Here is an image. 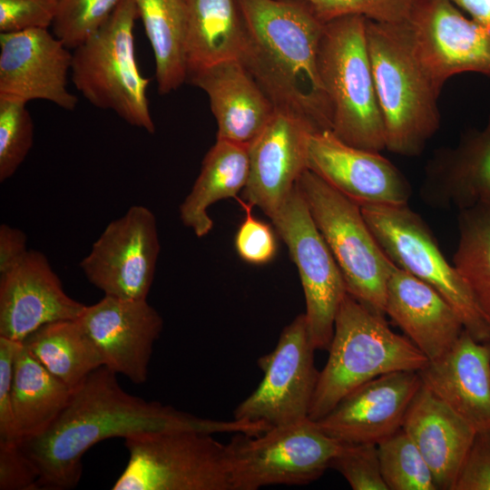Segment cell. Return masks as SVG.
<instances>
[{
	"mask_svg": "<svg viewBox=\"0 0 490 490\" xmlns=\"http://www.w3.org/2000/svg\"><path fill=\"white\" fill-rule=\"evenodd\" d=\"M116 375L104 366L93 370L44 433L19 442L37 469L40 489L75 487L83 454L107 438L165 431L257 435L266 429L261 423L202 418L146 401L124 391Z\"/></svg>",
	"mask_w": 490,
	"mask_h": 490,
	"instance_id": "cell-1",
	"label": "cell"
},
{
	"mask_svg": "<svg viewBox=\"0 0 490 490\" xmlns=\"http://www.w3.org/2000/svg\"><path fill=\"white\" fill-rule=\"evenodd\" d=\"M246 25L240 61L276 111L295 115L315 131H331L330 107L318 70L325 23L296 0H239Z\"/></svg>",
	"mask_w": 490,
	"mask_h": 490,
	"instance_id": "cell-2",
	"label": "cell"
},
{
	"mask_svg": "<svg viewBox=\"0 0 490 490\" xmlns=\"http://www.w3.org/2000/svg\"><path fill=\"white\" fill-rule=\"evenodd\" d=\"M367 44L386 150L416 156L440 125V94L416 56L407 23L367 19Z\"/></svg>",
	"mask_w": 490,
	"mask_h": 490,
	"instance_id": "cell-3",
	"label": "cell"
},
{
	"mask_svg": "<svg viewBox=\"0 0 490 490\" xmlns=\"http://www.w3.org/2000/svg\"><path fill=\"white\" fill-rule=\"evenodd\" d=\"M328 358L319 371L309 418L318 421L344 397L387 373L419 371L427 358L378 314L347 293L338 308Z\"/></svg>",
	"mask_w": 490,
	"mask_h": 490,
	"instance_id": "cell-4",
	"label": "cell"
},
{
	"mask_svg": "<svg viewBox=\"0 0 490 490\" xmlns=\"http://www.w3.org/2000/svg\"><path fill=\"white\" fill-rule=\"evenodd\" d=\"M318 70L330 107L331 132L354 147L386 150L365 17L348 15L325 24L318 51Z\"/></svg>",
	"mask_w": 490,
	"mask_h": 490,
	"instance_id": "cell-5",
	"label": "cell"
},
{
	"mask_svg": "<svg viewBox=\"0 0 490 490\" xmlns=\"http://www.w3.org/2000/svg\"><path fill=\"white\" fill-rule=\"evenodd\" d=\"M139 18L133 0H122L107 21L74 49L72 80L94 106L113 111L132 126L155 132L147 87L140 72L134 44Z\"/></svg>",
	"mask_w": 490,
	"mask_h": 490,
	"instance_id": "cell-6",
	"label": "cell"
},
{
	"mask_svg": "<svg viewBox=\"0 0 490 490\" xmlns=\"http://www.w3.org/2000/svg\"><path fill=\"white\" fill-rule=\"evenodd\" d=\"M296 185L341 270L348 293L385 316L387 286L396 265L375 238L360 205L309 169Z\"/></svg>",
	"mask_w": 490,
	"mask_h": 490,
	"instance_id": "cell-7",
	"label": "cell"
},
{
	"mask_svg": "<svg viewBox=\"0 0 490 490\" xmlns=\"http://www.w3.org/2000/svg\"><path fill=\"white\" fill-rule=\"evenodd\" d=\"M341 445L309 417L257 435L234 433L225 444L231 490L309 484L331 468Z\"/></svg>",
	"mask_w": 490,
	"mask_h": 490,
	"instance_id": "cell-8",
	"label": "cell"
},
{
	"mask_svg": "<svg viewBox=\"0 0 490 490\" xmlns=\"http://www.w3.org/2000/svg\"><path fill=\"white\" fill-rule=\"evenodd\" d=\"M377 242L391 261L436 289L455 309L465 329L479 341L490 340V321L466 282L441 251L422 217L408 205H361Z\"/></svg>",
	"mask_w": 490,
	"mask_h": 490,
	"instance_id": "cell-9",
	"label": "cell"
},
{
	"mask_svg": "<svg viewBox=\"0 0 490 490\" xmlns=\"http://www.w3.org/2000/svg\"><path fill=\"white\" fill-rule=\"evenodd\" d=\"M124 445L129 460L113 490H231L225 445L213 434L152 432Z\"/></svg>",
	"mask_w": 490,
	"mask_h": 490,
	"instance_id": "cell-10",
	"label": "cell"
},
{
	"mask_svg": "<svg viewBox=\"0 0 490 490\" xmlns=\"http://www.w3.org/2000/svg\"><path fill=\"white\" fill-rule=\"evenodd\" d=\"M270 219L299 270L311 342L316 350H328L348 293L341 270L297 185Z\"/></svg>",
	"mask_w": 490,
	"mask_h": 490,
	"instance_id": "cell-11",
	"label": "cell"
},
{
	"mask_svg": "<svg viewBox=\"0 0 490 490\" xmlns=\"http://www.w3.org/2000/svg\"><path fill=\"white\" fill-rule=\"evenodd\" d=\"M315 350L305 313L299 314L282 329L275 348L259 358L263 378L233 417L270 427L308 418L319 377Z\"/></svg>",
	"mask_w": 490,
	"mask_h": 490,
	"instance_id": "cell-12",
	"label": "cell"
},
{
	"mask_svg": "<svg viewBox=\"0 0 490 490\" xmlns=\"http://www.w3.org/2000/svg\"><path fill=\"white\" fill-rule=\"evenodd\" d=\"M160 252L156 218L142 205L111 221L80 268L105 296L146 299Z\"/></svg>",
	"mask_w": 490,
	"mask_h": 490,
	"instance_id": "cell-13",
	"label": "cell"
},
{
	"mask_svg": "<svg viewBox=\"0 0 490 490\" xmlns=\"http://www.w3.org/2000/svg\"><path fill=\"white\" fill-rule=\"evenodd\" d=\"M406 23L416 56L438 91L462 73L490 77V28L450 0H416Z\"/></svg>",
	"mask_w": 490,
	"mask_h": 490,
	"instance_id": "cell-14",
	"label": "cell"
},
{
	"mask_svg": "<svg viewBox=\"0 0 490 490\" xmlns=\"http://www.w3.org/2000/svg\"><path fill=\"white\" fill-rule=\"evenodd\" d=\"M68 49L44 28L0 33V99L45 100L73 111L78 99L67 88Z\"/></svg>",
	"mask_w": 490,
	"mask_h": 490,
	"instance_id": "cell-15",
	"label": "cell"
},
{
	"mask_svg": "<svg viewBox=\"0 0 490 490\" xmlns=\"http://www.w3.org/2000/svg\"><path fill=\"white\" fill-rule=\"evenodd\" d=\"M380 152L349 145L330 130L308 140L307 165L330 186L361 205H407L411 186Z\"/></svg>",
	"mask_w": 490,
	"mask_h": 490,
	"instance_id": "cell-16",
	"label": "cell"
},
{
	"mask_svg": "<svg viewBox=\"0 0 490 490\" xmlns=\"http://www.w3.org/2000/svg\"><path fill=\"white\" fill-rule=\"evenodd\" d=\"M100 353L103 366L142 384L163 320L147 299L105 296L76 318Z\"/></svg>",
	"mask_w": 490,
	"mask_h": 490,
	"instance_id": "cell-17",
	"label": "cell"
},
{
	"mask_svg": "<svg viewBox=\"0 0 490 490\" xmlns=\"http://www.w3.org/2000/svg\"><path fill=\"white\" fill-rule=\"evenodd\" d=\"M421 384L418 371L379 376L348 394L316 422L341 444L377 445L402 427Z\"/></svg>",
	"mask_w": 490,
	"mask_h": 490,
	"instance_id": "cell-18",
	"label": "cell"
},
{
	"mask_svg": "<svg viewBox=\"0 0 490 490\" xmlns=\"http://www.w3.org/2000/svg\"><path fill=\"white\" fill-rule=\"evenodd\" d=\"M316 132L302 119L279 111L249 145L247 201L270 218L286 201L308 169L307 148Z\"/></svg>",
	"mask_w": 490,
	"mask_h": 490,
	"instance_id": "cell-19",
	"label": "cell"
},
{
	"mask_svg": "<svg viewBox=\"0 0 490 490\" xmlns=\"http://www.w3.org/2000/svg\"><path fill=\"white\" fill-rule=\"evenodd\" d=\"M84 308L64 292L40 251L29 250L19 265L0 276V337L23 342L46 324L78 318Z\"/></svg>",
	"mask_w": 490,
	"mask_h": 490,
	"instance_id": "cell-20",
	"label": "cell"
},
{
	"mask_svg": "<svg viewBox=\"0 0 490 490\" xmlns=\"http://www.w3.org/2000/svg\"><path fill=\"white\" fill-rule=\"evenodd\" d=\"M418 374L422 384L476 432L490 429V340L479 341L465 329Z\"/></svg>",
	"mask_w": 490,
	"mask_h": 490,
	"instance_id": "cell-21",
	"label": "cell"
},
{
	"mask_svg": "<svg viewBox=\"0 0 490 490\" xmlns=\"http://www.w3.org/2000/svg\"><path fill=\"white\" fill-rule=\"evenodd\" d=\"M187 79L208 95L219 140L250 144L275 113L272 103L240 60L216 64Z\"/></svg>",
	"mask_w": 490,
	"mask_h": 490,
	"instance_id": "cell-22",
	"label": "cell"
},
{
	"mask_svg": "<svg viewBox=\"0 0 490 490\" xmlns=\"http://www.w3.org/2000/svg\"><path fill=\"white\" fill-rule=\"evenodd\" d=\"M385 314L428 361L447 352L465 330L457 313L436 289L397 266L387 286Z\"/></svg>",
	"mask_w": 490,
	"mask_h": 490,
	"instance_id": "cell-23",
	"label": "cell"
},
{
	"mask_svg": "<svg viewBox=\"0 0 490 490\" xmlns=\"http://www.w3.org/2000/svg\"><path fill=\"white\" fill-rule=\"evenodd\" d=\"M421 196L433 206L458 211L490 206V115L483 129L436 152L426 164Z\"/></svg>",
	"mask_w": 490,
	"mask_h": 490,
	"instance_id": "cell-24",
	"label": "cell"
},
{
	"mask_svg": "<svg viewBox=\"0 0 490 490\" xmlns=\"http://www.w3.org/2000/svg\"><path fill=\"white\" fill-rule=\"evenodd\" d=\"M402 428L422 454L437 488L453 490L476 431L423 384Z\"/></svg>",
	"mask_w": 490,
	"mask_h": 490,
	"instance_id": "cell-25",
	"label": "cell"
},
{
	"mask_svg": "<svg viewBox=\"0 0 490 490\" xmlns=\"http://www.w3.org/2000/svg\"><path fill=\"white\" fill-rule=\"evenodd\" d=\"M185 5L188 76L224 61L240 60L247 33L239 0H185Z\"/></svg>",
	"mask_w": 490,
	"mask_h": 490,
	"instance_id": "cell-26",
	"label": "cell"
},
{
	"mask_svg": "<svg viewBox=\"0 0 490 490\" xmlns=\"http://www.w3.org/2000/svg\"><path fill=\"white\" fill-rule=\"evenodd\" d=\"M249 145L217 139L206 153L199 176L179 208L181 222L197 237L212 229L209 207L223 199H234L244 189L249 176Z\"/></svg>",
	"mask_w": 490,
	"mask_h": 490,
	"instance_id": "cell-27",
	"label": "cell"
},
{
	"mask_svg": "<svg viewBox=\"0 0 490 490\" xmlns=\"http://www.w3.org/2000/svg\"><path fill=\"white\" fill-rule=\"evenodd\" d=\"M73 391L22 343L15 359L12 387L18 442L44 433L64 410Z\"/></svg>",
	"mask_w": 490,
	"mask_h": 490,
	"instance_id": "cell-28",
	"label": "cell"
},
{
	"mask_svg": "<svg viewBox=\"0 0 490 490\" xmlns=\"http://www.w3.org/2000/svg\"><path fill=\"white\" fill-rule=\"evenodd\" d=\"M24 348L72 390L103 366L96 347L76 319L46 324L23 342Z\"/></svg>",
	"mask_w": 490,
	"mask_h": 490,
	"instance_id": "cell-29",
	"label": "cell"
},
{
	"mask_svg": "<svg viewBox=\"0 0 490 490\" xmlns=\"http://www.w3.org/2000/svg\"><path fill=\"white\" fill-rule=\"evenodd\" d=\"M151 44L158 92L177 90L188 77L185 0H133Z\"/></svg>",
	"mask_w": 490,
	"mask_h": 490,
	"instance_id": "cell-30",
	"label": "cell"
},
{
	"mask_svg": "<svg viewBox=\"0 0 490 490\" xmlns=\"http://www.w3.org/2000/svg\"><path fill=\"white\" fill-rule=\"evenodd\" d=\"M459 239L453 265L490 321V206L459 211Z\"/></svg>",
	"mask_w": 490,
	"mask_h": 490,
	"instance_id": "cell-31",
	"label": "cell"
},
{
	"mask_svg": "<svg viewBox=\"0 0 490 490\" xmlns=\"http://www.w3.org/2000/svg\"><path fill=\"white\" fill-rule=\"evenodd\" d=\"M377 446L382 476L388 490L438 489L422 454L402 427Z\"/></svg>",
	"mask_w": 490,
	"mask_h": 490,
	"instance_id": "cell-32",
	"label": "cell"
},
{
	"mask_svg": "<svg viewBox=\"0 0 490 490\" xmlns=\"http://www.w3.org/2000/svg\"><path fill=\"white\" fill-rule=\"evenodd\" d=\"M22 102L0 99V181L12 177L34 142V122Z\"/></svg>",
	"mask_w": 490,
	"mask_h": 490,
	"instance_id": "cell-33",
	"label": "cell"
},
{
	"mask_svg": "<svg viewBox=\"0 0 490 490\" xmlns=\"http://www.w3.org/2000/svg\"><path fill=\"white\" fill-rule=\"evenodd\" d=\"M122 0H59L53 23L54 34L74 49L93 34Z\"/></svg>",
	"mask_w": 490,
	"mask_h": 490,
	"instance_id": "cell-34",
	"label": "cell"
},
{
	"mask_svg": "<svg viewBox=\"0 0 490 490\" xmlns=\"http://www.w3.org/2000/svg\"><path fill=\"white\" fill-rule=\"evenodd\" d=\"M307 4L323 23L359 15L384 24L408 20L416 0H296Z\"/></svg>",
	"mask_w": 490,
	"mask_h": 490,
	"instance_id": "cell-35",
	"label": "cell"
},
{
	"mask_svg": "<svg viewBox=\"0 0 490 490\" xmlns=\"http://www.w3.org/2000/svg\"><path fill=\"white\" fill-rule=\"evenodd\" d=\"M331 467L342 475L353 490H388L375 444H342Z\"/></svg>",
	"mask_w": 490,
	"mask_h": 490,
	"instance_id": "cell-36",
	"label": "cell"
},
{
	"mask_svg": "<svg viewBox=\"0 0 490 490\" xmlns=\"http://www.w3.org/2000/svg\"><path fill=\"white\" fill-rule=\"evenodd\" d=\"M245 212V218L235 235V249L246 262L262 265L273 260L277 252V240L271 227L258 220L252 213L253 205L238 197L234 198Z\"/></svg>",
	"mask_w": 490,
	"mask_h": 490,
	"instance_id": "cell-37",
	"label": "cell"
},
{
	"mask_svg": "<svg viewBox=\"0 0 490 490\" xmlns=\"http://www.w3.org/2000/svg\"><path fill=\"white\" fill-rule=\"evenodd\" d=\"M58 5L59 0H0V33L48 29Z\"/></svg>",
	"mask_w": 490,
	"mask_h": 490,
	"instance_id": "cell-38",
	"label": "cell"
},
{
	"mask_svg": "<svg viewBox=\"0 0 490 490\" xmlns=\"http://www.w3.org/2000/svg\"><path fill=\"white\" fill-rule=\"evenodd\" d=\"M39 475L19 442L0 443V489H40Z\"/></svg>",
	"mask_w": 490,
	"mask_h": 490,
	"instance_id": "cell-39",
	"label": "cell"
},
{
	"mask_svg": "<svg viewBox=\"0 0 490 490\" xmlns=\"http://www.w3.org/2000/svg\"><path fill=\"white\" fill-rule=\"evenodd\" d=\"M453 490H490V429L475 433Z\"/></svg>",
	"mask_w": 490,
	"mask_h": 490,
	"instance_id": "cell-40",
	"label": "cell"
},
{
	"mask_svg": "<svg viewBox=\"0 0 490 490\" xmlns=\"http://www.w3.org/2000/svg\"><path fill=\"white\" fill-rule=\"evenodd\" d=\"M22 342L0 337V443L18 442L12 407L15 359Z\"/></svg>",
	"mask_w": 490,
	"mask_h": 490,
	"instance_id": "cell-41",
	"label": "cell"
},
{
	"mask_svg": "<svg viewBox=\"0 0 490 490\" xmlns=\"http://www.w3.org/2000/svg\"><path fill=\"white\" fill-rule=\"evenodd\" d=\"M27 238L25 233L7 224L0 226V276L19 265L26 254Z\"/></svg>",
	"mask_w": 490,
	"mask_h": 490,
	"instance_id": "cell-42",
	"label": "cell"
},
{
	"mask_svg": "<svg viewBox=\"0 0 490 490\" xmlns=\"http://www.w3.org/2000/svg\"><path fill=\"white\" fill-rule=\"evenodd\" d=\"M470 18L490 28V0H450Z\"/></svg>",
	"mask_w": 490,
	"mask_h": 490,
	"instance_id": "cell-43",
	"label": "cell"
}]
</instances>
